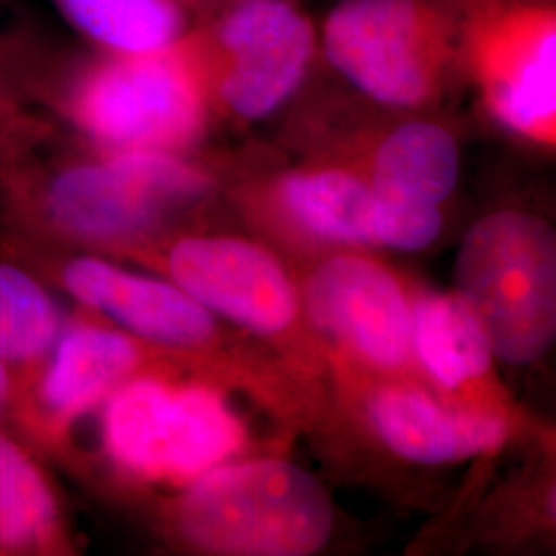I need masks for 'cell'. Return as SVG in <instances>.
Instances as JSON below:
<instances>
[{
    "label": "cell",
    "mask_w": 556,
    "mask_h": 556,
    "mask_svg": "<svg viewBox=\"0 0 556 556\" xmlns=\"http://www.w3.org/2000/svg\"><path fill=\"white\" fill-rule=\"evenodd\" d=\"M464 0H338L318 25L319 60L363 98L417 112L459 71Z\"/></svg>",
    "instance_id": "cell-1"
},
{
    "label": "cell",
    "mask_w": 556,
    "mask_h": 556,
    "mask_svg": "<svg viewBox=\"0 0 556 556\" xmlns=\"http://www.w3.org/2000/svg\"><path fill=\"white\" fill-rule=\"evenodd\" d=\"M456 280L498 357L530 363L548 349L556 328V239L546 220L519 211L478 220L459 248Z\"/></svg>",
    "instance_id": "cell-2"
},
{
    "label": "cell",
    "mask_w": 556,
    "mask_h": 556,
    "mask_svg": "<svg viewBox=\"0 0 556 556\" xmlns=\"http://www.w3.org/2000/svg\"><path fill=\"white\" fill-rule=\"evenodd\" d=\"M206 101L260 119L291 100L319 60L316 20L299 0H252L202 17L184 38Z\"/></svg>",
    "instance_id": "cell-3"
},
{
    "label": "cell",
    "mask_w": 556,
    "mask_h": 556,
    "mask_svg": "<svg viewBox=\"0 0 556 556\" xmlns=\"http://www.w3.org/2000/svg\"><path fill=\"white\" fill-rule=\"evenodd\" d=\"M186 534L219 555L305 556L332 530V503L316 478L287 462L213 470L181 503Z\"/></svg>",
    "instance_id": "cell-4"
},
{
    "label": "cell",
    "mask_w": 556,
    "mask_h": 556,
    "mask_svg": "<svg viewBox=\"0 0 556 556\" xmlns=\"http://www.w3.org/2000/svg\"><path fill=\"white\" fill-rule=\"evenodd\" d=\"M459 71L503 128L553 142L556 0H464Z\"/></svg>",
    "instance_id": "cell-5"
},
{
    "label": "cell",
    "mask_w": 556,
    "mask_h": 556,
    "mask_svg": "<svg viewBox=\"0 0 556 556\" xmlns=\"http://www.w3.org/2000/svg\"><path fill=\"white\" fill-rule=\"evenodd\" d=\"M80 126L118 151L172 153L204 132L208 101L184 40L151 54L96 62L75 96Z\"/></svg>",
    "instance_id": "cell-6"
},
{
    "label": "cell",
    "mask_w": 556,
    "mask_h": 556,
    "mask_svg": "<svg viewBox=\"0 0 556 556\" xmlns=\"http://www.w3.org/2000/svg\"><path fill=\"white\" fill-rule=\"evenodd\" d=\"M108 450L147 477H192L238 450L243 431L223 400L151 379L122 388L103 418Z\"/></svg>",
    "instance_id": "cell-7"
},
{
    "label": "cell",
    "mask_w": 556,
    "mask_h": 556,
    "mask_svg": "<svg viewBox=\"0 0 556 556\" xmlns=\"http://www.w3.org/2000/svg\"><path fill=\"white\" fill-rule=\"evenodd\" d=\"M208 178L165 151H119L54 179L48 206L64 229L85 238H119L151 225L169 206L199 199Z\"/></svg>",
    "instance_id": "cell-8"
},
{
    "label": "cell",
    "mask_w": 556,
    "mask_h": 556,
    "mask_svg": "<svg viewBox=\"0 0 556 556\" xmlns=\"http://www.w3.org/2000/svg\"><path fill=\"white\" fill-rule=\"evenodd\" d=\"M179 287L239 324L275 334L298 314L295 291L277 260L238 239H186L169 258Z\"/></svg>",
    "instance_id": "cell-9"
},
{
    "label": "cell",
    "mask_w": 556,
    "mask_h": 556,
    "mask_svg": "<svg viewBox=\"0 0 556 556\" xmlns=\"http://www.w3.org/2000/svg\"><path fill=\"white\" fill-rule=\"evenodd\" d=\"M307 305L321 330L349 340L365 357L392 367L408 353L410 316L396 278L376 262L334 258L309 282Z\"/></svg>",
    "instance_id": "cell-10"
},
{
    "label": "cell",
    "mask_w": 556,
    "mask_h": 556,
    "mask_svg": "<svg viewBox=\"0 0 556 556\" xmlns=\"http://www.w3.org/2000/svg\"><path fill=\"white\" fill-rule=\"evenodd\" d=\"M64 285L83 303L114 316L142 337L192 344L213 332L208 309L184 289L128 275L101 260L80 258L68 264Z\"/></svg>",
    "instance_id": "cell-11"
},
{
    "label": "cell",
    "mask_w": 556,
    "mask_h": 556,
    "mask_svg": "<svg viewBox=\"0 0 556 556\" xmlns=\"http://www.w3.org/2000/svg\"><path fill=\"white\" fill-rule=\"evenodd\" d=\"M371 417L396 454L420 464L484 454L505 439L498 418L452 413L413 390H383L371 404Z\"/></svg>",
    "instance_id": "cell-12"
},
{
    "label": "cell",
    "mask_w": 556,
    "mask_h": 556,
    "mask_svg": "<svg viewBox=\"0 0 556 556\" xmlns=\"http://www.w3.org/2000/svg\"><path fill=\"white\" fill-rule=\"evenodd\" d=\"M459 147L433 119H404L381 132L367 151V181L388 199L439 206L456 188Z\"/></svg>",
    "instance_id": "cell-13"
},
{
    "label": "cell",
    "mask_w": 556,
    "mask_h": 556,
    "mask_svg": "<svg viewBox=\"0 0 556 556\" xmlns=\"http://www.w3.org/2000/svg\"><path fill=\"white\" fill-rule=\"evenodd\" d=\"M83 36L112 54L163 52L197 25L186 0H59Z\"/></svg>",
    "instance_id": "cell-14"
},
{
    "label": "cell",
    "mask_w": 556,
    "mask_h": 556,
    "mask_svg": "<svg viewBox=\"0 0 556 556\" xmlns=\"http://www.w3.org/2000/svg\"><path fill=\"white\" fill-rule=\"evenodd\" d=\"M275 194L289 215L324 238L376 239V190L351 169L291 172L278 179Z\"/></svg>",
    "instance_id": "cell-15"
},
{
    "label": "cell",
    "mask_w": 556,
    "mask_h": 556,
    "mask_svg": "<svg viewBox=\"0 0 556 556\" xmlns=\"http://www.w3.org/2000/svg\"><path fill=\"white\" fill-rule=\"evenodd\" d=\"M135 361L137 351L128 338L91 326L73 328L56 346L43 397L60 415H79L124 378Z\"/></svg>",
    "instance_id": "cell-16"
},
{
    "label": "cell",
    "mask_w": 556,
    "mask_h": 556,
    "mask_svg": "<svg viewBox=\"0 0 556 556\" xmlns=\"http://www.w3.org/2000/svg\"><path fill=\"white\" fill-rule=\"evenodd\" d=\"M413 334L420 361L447 388H457L489 369V342L459 298L422 299L415 309Z\"/></svg>",
    "instance_id": "cell-17"
},
{
    "label": "cell",
    "mask_w": 556,
    "mask_h": 556,
    "mask_svg": "<svg viewBox=\"0 0 556 556\" xmlns=\"http://www.w3.org/2000/svg\"><path fill=\"white\" fill-rule=\"evenodd\" d=\"M54 523V501L40 470L0 438V546L38 542Z\"/></svg>",
    "instance_id": "cell-18"
},
{
    "label": "cell",
    "mask_w": 556,
    "mask_h": 556,
    "mask_svg": "<svg viewBox=\"0 0 556 556\" xmlns=\"http://www.w3.org/2000/svg\"><path fill=\"white\" fill-rule=\"evenodd\" d=\"M59 332L52 299L20 268L0 264V358L38 357Z\"/></svg>",
    "instance_id": "cell-19"
},
{
    "label": "cell",
    "mask_w": 556,
    "mask_h": 556,
    "mask_svg": "<svg viewBox=\"0 0 556 556\" xmlns=\"http://www.w3.org/2000/svg\"><path fill=\"white\" fill-rule=\"evenodd\" d=\"M376 197V239L400 250H420L438 238L441 229L439 206L388 199L378 192Z\"/></svg>",
    "instance_id": "cell-20"
},
{
    "label": "cell",
    "mask_w": 556,
    "mask_h": 556,
    "mask_svg": "<svg viewBox=\"0 0 556 556\" xmlns=\"http://www.w3.org/2000/svg\"><path fill=\"white\" fill-rule=\"evenodd\" d=\"M186 2L192 7V11L197 13L200 21L202 17H208V15L217 13L220 9L241 4V2H252V0H186Z\"/></svg>",
    "instance_id": "cell-21"
},
{
    "label": "cell",
    "mask_w": 556,
    "mask_h": 556,
    "mask_svg": "<svg viewBox=\"0 0 556 556\" xmlns=\"http://www.w3.org/2000/svg\"><path fill=\"white\" fill-rule=\"evenodd\" d=\"M4 390H7V374H4V367L0 363V400L4 396Z\"/></svg>",
    "instance_id": "cell-22"
}]
</instances>
